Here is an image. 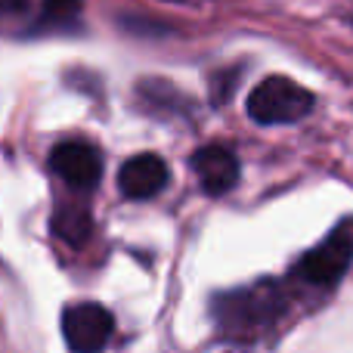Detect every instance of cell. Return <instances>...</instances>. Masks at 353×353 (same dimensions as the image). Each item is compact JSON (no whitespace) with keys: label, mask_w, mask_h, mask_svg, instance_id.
<instances>
[{"label":"cell","mask_w":353,"mask_h":353,"mask_svg":"<svg viewBox=\"0 0 353 353\" xmlns=\"http://www.w3.org/2000/svg\"><path fill=\"white\" fill-rule=\"evenodd\" d=\"M50 16H72L81 10V0H43Z\"/></svg>","instance_id":"9"},{"label":"cell","mask_w":353,"mask_h":353,"mask_svg":"<svg viewBox=\"0 0 353 353\" xmlns=\"http://www.w3.org/2000/svg\"><path fill=\"white\" fill-rule=\"evenodd\" d=\"M168 165L161 161V155L155 152H143V155H134V159H128L121 165V171H118V186H121V192L128 195V199H152V195H159L161 189L168 186Z\"/></svg>","instance_id":"7"},{"label":"cell","mask_w":353,"mask_h":353,"mask_svg":"<svg viewBox=\"0 0 353 353\" xmlns=\"http://www.w3.org/2000/svg\"><path fill=\"white\" fill-rule=\"evenodd\" d=\"M192 171L199 174L205 192L223 195L239 183V159L230 146H223V143H211V146L195 149Z\"/></svg>","instance_id":"6"},{"label":"cell","mask_w":353,"mask_h":353,"mask_svg":"<svg viewBox=\"0 0 353 353\" xmlns=\"http://www.w3.org/2000/svg\"><path fill=\"white\" fill-rule=\"evenodd\" d=\"M115 332V319L103 304H72L62 313L65 344L78 353L103 350Z\"/></svg>","instance_id":"2"},{"label":"cell","mask_w":353,"mask_h":353,"mask_svg":"<svg viewBox=\"0 0 353 353\" xmlns=\"http://www.w3.org/2000/svg\"><path fill=\"white\" fill-rule=\"evenodd\" d=\"M50 168L62 176L72 189H93L103 176V159L99 149L84 140H65L53 149Z\"/></svg>","instance_id":"4"},{"label":"cell","mask_w":353,"mask_h":353,"mask_svg":"<svg viewBox=\"0 0 353 353\" xmlns=\"http://www.w3.org/2000/svg\"><path fill=\"white\" fill-rule=\"evenodd\" d=\"M53 230L59 232L65 242L81 245L87 236H90V214L87 211H74V208H62L53 217Z\"/></svg>","instance_id":"8"},{"label":"cell","mask_w":353,"mask_h":353,"mask_svg":"<svg viewBox=\"0 0 353 353\" xmlns=\"http://www.w3.org/2000/svg\"><path fill=\"white\" fill-rule=\"evenodd\" d=\"M353 261V239L347 232H335L323 245L310 248L294 267V276L310 285H335L344 273H347Z\"/></svg>","instance_id":"3"},{"label":"cell","mask_w":353,"mask_h":353,"mask_svg":"<svg viewBox=\"0 0 353 353\" xmlns=\"http://www.w3.org/2000/svg\"><path fill=\"white\" fill-rule=\"evenodd\" d=\"M28 10V0H0V16H16Z\"/></svg>","instance_id":"10"},{"label":"cell","mask_w":353,"mask_h":353,"mask_svg":"<svg viewBox=\"0 0 353 353\" xmlns=\"http://www.w3.org/2000/svg\"><path fill=\"white\" fill-rule=\"evenodd\" d=\"M282 310V298L276 285H257L248 292L230 294V301H220L217 313L226 325H263Z\"/></svg>","instance_id":"5"},{"label":"cell","mask_w":353,"mask_h":353,"mask_svg":"<svg viewBox=\"0 0 353 353\" xmlns=\"http://www.w3.org/2000/svg\"><path fill=\"white\" fill-rule=\"evenodd\" d=\"M313 109V93L285 74H270L251 90L248 118L257 124H294Z\"/></svg>","instance_id":"1"},{"label":"cell","mask_w":353,"mask_h":353,"mask_svg":"<svg viewBox=\"0 0 353 353\" xmlns=\"http://www.w3.org/2000/svg\"><path fill=\"white\" fill-rule=\"evenodd\" d=\"M168 3H183V0H168Z\"/></svg>","instance_id":"11"}]
</instances>
